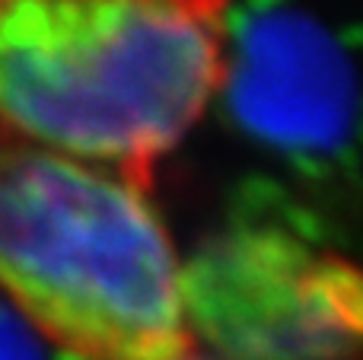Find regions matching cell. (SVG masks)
I'll return each instance as SVG.
<instances>
[{
  "label": "cell",
  "mask_w": 363,
  "mask_h": 360,
  "mask_svg": "<svg viewBox=\"0 0 363 360\" xmlns=\"http://www.w3.org/2000/svg\"><path fill=\"white\" fill-rule=\"evenodd\" d=\"M230 0H0V121L150 185L220 83Z\"/></svg>",
  "instance_id": "1"
},
{
  "label": "cell",
  "mask_w": 363,
  "mask_h": 360,
  "mask_svg": "<svg viewBox=\"0 0 363 360\" xmlns=\"http://www.w3.org/2000/svg\"><path fill=\"white\" fill-rule=\"evenodd\" d=\"M0 293L74 360L194 348L176 246L144 191L16 140L0 147Z\"/></svg>",
  "instance_id": "2"
},
{
  "label": "cell",
  "mask_w": 363,
  "mask_h": 360,
  "mask_svg": "<svg viewBox=\"0 0 363 360\" xmlns=\"http://www.w3.org/2000/svg\"><path fill=\"white\" fill-rule=\"evenodd\" d=\"M191 342L223 360H357L360 274L309 204L249 182L182 268Z\"/></svg>",
  "instance_id": "3"
},
{
  "label": "cell",
  "mask_w": 363,
  "mask_h": 360,
  "mask_svg": "<svg viewBox=\"0 0 363 360\" xmlns=\"http://www.w3.org/2000/svg\"><path fill=\"white\" fill-rule=\"evenodd\" d=\"M220 96L230 121L319 182L357 169L351 45L296 0H236L223 13Z\"/></svg>",
  "instance_id": "4"
},
{
  "label": "cell",
  "mask_w": 363,
  "mask_h": 360,
  "mask_svg": "<svg viewBox=\"0 0 363 360\" xmlns=\"http://www.w3.org/2000/svg\"><path fill=\"white\" fill-rule=\"evenodd\" d=\"M51 344L0 293V360H51Z\"/></svg>",
  "instance_id": "5"
},
{
  "label": "cell",
  "mask_w": 363,
  "mask_h": 360,
  "mask_svg": "<svg viewBox=\"0 0 363 360\" xmlns=\"http://www.w3.org/2000/svg\"><path fill=\"white\" fill-rule=\"evenodd\" d=\"M176 360H223V357H213V354H204V351L198 348V344H194V348H188L185 354H179Z\"/></svg>",
  "instance_id": "6"
},
{
  "label": "cell",
  "mask_w": 363,
  "mask_h": 360,
  "mask_svg": "<svg viewBox=\"0 0 363 360\" xmlns=\"http://www.w3.org/2000/svg\"><path fill=\"white\" fill-rule=\"evenodd\" d=\"M6 140H13V131H10V128H6V125H4V121H0V147H4Z\"/></svg>",
  "instance_id": "7"
}]
</instances>
